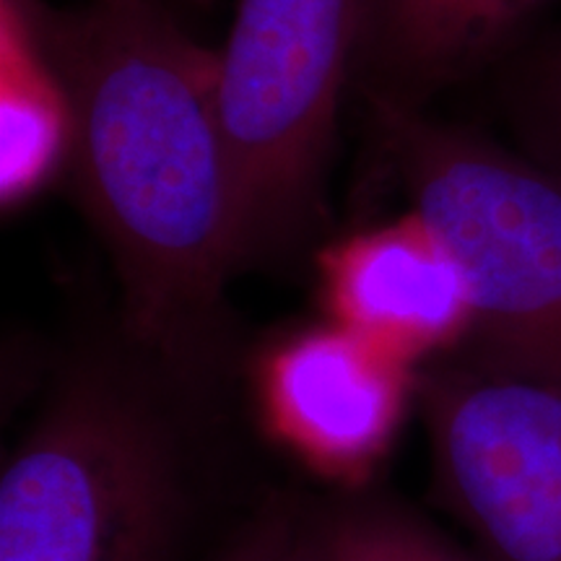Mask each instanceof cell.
<instances>
[{
    "instance_id": "obj_10",
    "label": "cell",
    "mask_w": 561,
    "mask_h": 561,
    "mask_svg": "<svg viewBox=\"0 0 561 561\" xmlns=\"http://www.w3.org/2000/svg\"><path fill=\"white\" fill-rule=\"evenodd\" d=\"M297 561H486L396 496L364 486L307 500Z\"/></svg>"
},
{
    "instance_id": "obj_1",
    "label": "cell",
    "mask_w": 561,
    "mask_h": 561,
    "mask_svg": "<svg viewBox=\"0 0 561 561\" xmlns=\"http://www.w3.org/2000/svg\"><path fill=\"white\" fill-rule=\"evenodd\" d=\"M37 21L73 104L66 180L115 268L117 318L172 359L229 371L244 255L216 50L159 0H39Z\"/></svg>"
},
{
    "instance_id": "obj_3",
    "label": "cell",
    "mask_w": 561,
    "mask_h": 561,
    "mask_svg": "<svg viewBox=\"0 0 561 561\" xmlns=\"http://www.w3.org/2000/svg\"><path fill=\"white\" fill-rule=\"evenodd\" d=\"M371 144L466 278L453 359L561 380V178L426 110L364 104Z\"/></svg>"
},
{
    "instance_id": "obj_13",
    "label": "cell",
    "mask_w": 561,
    "mask_h": 561,
    "mask_svg": "<svg viewBox=\"0 0 561 561\" xmlns=\"http://www.w3.org/2000/svg\"><path fill=\"white\" fill-rule=\"evenodd\" d=\"M193 3H208V0H193Z\"/></svg>"
},
{
    "instance_id": "obj_4",
    "label": "cell",
    "mask_w": 561,
    "mask_h": 561,
    "mask_svg": "<svg viewBox=\"0 0 561 561\" xmlns=\"http://www.w3.org/2000/svg\"><path fill=\"white\" fill-rule=\"evenodd\" d=\"M359 0H240L216 50L244 268L305 244L328 216L343 91L354 79Z\"/></svg>"
},
{
    "instance_id": "obj_6",
    "label": "cell",
    "mask_w": 561,
    "mask_h": 561,
    "mask_svg": "<svg viewBox=\"0 0 561 561\" xmlns=\"http://www.w3.org/2000/svg\"><path fill=\"white\" fill-rule=\"evenodd\" d=\"M419 371L325 318L276 335L252 377L273 437L307 468L356 489L390 453L416 403Z\"/></svg>"
},
{
    "instance_id": "obj_2",
    "label": "cell",
    "mask_w": 561,
    "mask_h": 561,
    "mask_svg": "<svg viewBox=\"0 0 561 561\" xmlns=\"http://www.w3.org/2000/svg\"><path fill=\"white\" fill-rule=\"evenodd\" d=\"M227 371L123 328L60 356L0 473V561H185L221 479Z\"/></svg>"
},
{
    "instance_id": "obj_12",
    "label": "cell",
    "mask_w": 561,
    "mask_h": 561,
    "mask_svg": "<svg viewBox=\"0 0 561 561\" xmlns=\"http://www.w3.org/2000/svg\"><path fill=\"white\" fill-rule=\"evenodd\" d=\"M307 496L268 491L221 546L214 561H297Z\"/></svg>"
},
{
    "instance_id": "obj_9",
    "label": "cell",
    "mask_w": 561,
    "mask_h": 561,
    "mask_svg": "<svg viewBox=\"0 0 561 561\" xmlns=\"http://www.w3.org/2000/svg\"><path fill=\"white\" fill-rule=\"evenodd\" d=\"M39 0H0V206L24 208L68 178L76 117L37 21Z\"/></svg>"
},
{
    "instance_id": "obj_8",
    "label": "cell",
    "mask_w": 561,
    "mask_h": 561,
    "mask_svg": "<svg viewBox=\"0 0 561 561\" xmlns=\"http://www.w3.org/2000/svg\"><path fill=\"white\" fill-rule=\"evenodd\" d=\"M549 0H359L351 87L364 104L426 110L523 47Z\"/></svg>"
},
{
    "instance_id": "obj_5",
    "label": "cell",
    "mask_w": 561,
    "mask_h": 561,
    "mask_svg": "<svg viewBox=\"0 0 561 561\" xmlns=\"http://www.w3.org/2000/svg\"><path fill=\"white\" fill-rule=\"evenodd\" d=\"M416 405L434 496L486 561H561V380L437 359Z\"/></svg>"
},
{
    "instance_id": "obj_11",
    "label": "cell",
    "mask_w": 561,
    "mask_h": 561,
    "mask_svg": "<svg viewBox=\"0 0 561 561\" xmlns=\"http://www.w3.org/2000/svg\"><path fill=\"white\" fill-rule=\"evenodd\" d=\"M500 102L525 157L561 178V24L502 62Z\"/></svg>"
},
{
    "instance_id": "obj_7",
    "label": "cell",
    "mask_w": 561,
    "mask_h": 561,
    "mask_svg": "<svg viewBox=\"0 0 561 561\" xmlns=\"http://www.w3.org/2000/svg\"><path fill=\"white\" fill-rule=\"evenodd\" d=\"M318 276L325 318L416 369L455 354L471 333L462 271L416 210L328 244Z\"/></svg>"
}]
</instances>
